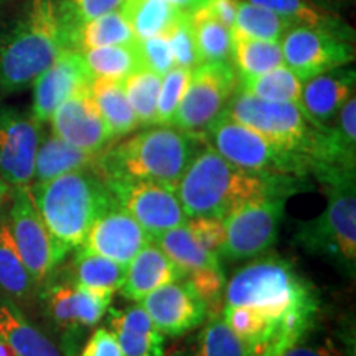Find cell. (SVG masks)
<instances>
[{
    "label": "cell",
    "instance_id": "49",
    "mask_svg": "<svg viewBox=\"0 0 356 356\" xmlns=\"http://www.w3.org/2000/svg\"><path fill=\"white\" fill-rule=\"evenodd\" d=\"M8 191H10V186H8L7 181L3 180L2 177H0V204L3 203V200H6V197L8 195Z\"/></svg>",
    "mask_w": 356,
    "mask_h": 356
},
{
    "label": "cell",
    "instance_id": "19",
    "mask_svg": "<svg viewBox=\"0 0 356 356\" xmlns=\"http://www.w3.org/2000/svg\"><path fill=\"white\" fill-rule=\"evenodd\" d=\"M185 273L163 254L154 241L132 257L126 267V277L119 291L129 300L139 302L165 284L184 280Z\"/></svg>",
    "mask_w": 356,
    "mask_h": 356
},
{
    "label": "cell",
    "instance_id": "13",
    "mask_svg": "<svg viewBox=\"0 0 356 356\" xmlns=\"http://www.w3.org/2000/svg\"><path fill=\"white\" fill-rule=\"evenodd\" d=\"M7 216L13 243L29 273L32 274L37 286L47 282L60 262L56 261L51 236L37 210L30 186L15 188Z\"/></svg>",
    "mask_w": 356,
    "mask_h": 356
},
{
    "label": "cell",
    "instance_id": "18",
    "mask_svg": "<svg viewBox=\"0 0 356 356\" xmlns=\"http://www.w3.org/2000/svg\"><path fill=\"white\" fill-rule=\"evenodd\" d=\"M356 73L353 68L325 71L307 79L302 88L299 106L304 114L317 126H330L341 106L355 95Z\"/></svg>",
    "mask_w": 356,
    "mask_h": 356
},
{
    "label": "cell",
    "instance_id": "48",
    "mask_svg": "<svg viewBox=\"0 0 356 356\" xmlns=\"http://www.w3.org/2000/svg\"><path fill=\"white\" fill-rule=\"evenodd\" d=\"M168 2H172L173 6L180 7L181 10H186V12L195 10V8L200 6L198 0H168Z\"/></svg>",
    "mask_w": 356,
    "mask_h": 356
},
{
    "label": "cell",
    "instance_id": "4",
    "mask_svg": "<svg viewBox=\"0 0 356 356\" xmlns=\"http://www.w3.org/2000/svg\"><path fill=\"white\" fill-rule=\"evenodd\" d=\"M37 210L51 236L56 261L79 248L92 222L114 204L96 170H76L30 185Z\"/></svg>",
    "mask_w": 356,
    "mask_h": 356
},
{
    "label": "cell",
    "instance_id": "35",
    "mask_svg": "<svg viewBox=\"0 0 356 356\" xmlns=\"http://www.w3.org/2000/svg\"><path fill=\"white\" fill-rule=\"evenodd\" d=\"M291 26H293L291 22L270 12L269 8L254 6L248 0H239L233 32L257 40L280 42Z\"/></svg>",
    "mask_w": 356,
    "mask_h": 356
},
{
    "label": "cell",
    "instance_id": "25",
    "mask_svg": "<svg viewBox=\"0 0 356 356\" xmlns=\"http://www.w3.org/2000/svg\"><path fill=\"white\" fill-rule=\"evenodd\" d=\"M119 12L131 26L136 40L168 35L186 13L168 0H122Z\"/></svg>",
    "mask_w": 356,
    "mask_h": 356
},
{
    "label": "cell",
    "instance_id": "26",
    "mask_svg": "<svg viewBox=\"0 0 356 356\" xmlns=\"http://www.w3.org/2000/svg\"><path fill=\"white\" fill-rule=\"evenodd\" d=\"M35 287L37 282L13 243L8 216L0 213V293L20 304L32 299Z\"/></svg>",
    "mask_w": 356,
    "mask_h": 356
},
{
    "label": "cell",
    "instance_id": "5",
    "mask_svg": "<svg viewBox=\"0 0 356 356\" xmlns=\"http://www.w3.org/2000/svg\"><path fill=\"white\" fill-rule=\"evenodd\" d=\"M195 134L159 126L104 149L97 160L102 180H155L175 188L198 152Z\"/></svg>",
    "mask_w": 356,
    "mask_h": 356
},
{
    "label": "cell",
    "instance_id": "38",
    "mask_svg": "<svg viewBox=\"0 0 356 356\" xmlns=\"http://www.w3.org/2000/svg\"><path fill=\"white\" fill-rule=\"evenodd\" d=\"M121 3L122 0H56L66 38V48L73 50L74 35L79 26L96 17L115 10Z\"/></svg>",
    "mask_w": 356,
    "mask_h": 356
},
{
    "label": "cell",
    "instance_id": "3",
    "mask_svg": "<svg viewBox=\"0 0 356 356\" xmlns=\"http://www.w3.org/2000/svg\"><path fill=\"white\" fill-rule=\"evenodd\" d=\"M299 188L297 177L248 172L221 157L213 147L198 149L175 186L186 218H228L249 203L273 195H291Z\"/></svg>",
    "mask_w": 356,
    "mask_h": 356
},
{
    "label": "cell",
    "instance_id": "47",
    "mask_svg": "<svg viewBox=\"0 0 356 356\" xmlns=\"http://www.w3.org/2000/svg\"><path fill=\"white\" fill-rule=\"evenodd\" d=\"M280 356H343L338 346L332 340H325L322 343H307V341H299L292 345Z\"/></svg>",
    "mask_w": 356,
    "mask_h": 356
},
{
    "label": "cell",
    "instance_id": "1",
    "mask_svg": "<svg viewBox=\"0 0 356 356\" xmlns=\"http://www.w3.org/2000/svg\"><path fill=\"white\" fill-rule=\"evenodd\" d=\"M225 307L257 312L292 346L305 340L317 323L320 299L291 262L266 256L249 262L226 282Z\"/></svg>",
    "mask_w": 356,
    "mask_h": 356
},
{
    "label": "cell",
    "instance_id": "16",
    "mask_svg": "<svg viewBox=\"0 0 356 356\" xmlns=\"http://www.w3.org/2000/svg\"><path fill=\"white\" fill-rule=\"evenodd\" d=\"M155 327L165 337H181L208 318L207 307L186 280L155 289L140 300Z\"/></svg>",
    "mask_w": 356,
    "mask_h": 356
},
{
    "label": "cell",
    "instance_id": "52",
    "mask_svg": "<svg viewBox=\"0 0 356 356\" xmlns=\"http://www.w3.org/2000/svg\"><path fill=\"white\" fill-rule=\"evenodd\" d=\"M327 2H328V0H327Z\"/></svg>",
    "mask_w": 356,
    "mask_h": 356
},
{
    "label": "cell",
    "instance_id": "51",
    "mask_svg": "<svg viewBox=\"0 0 356 356\" xmlns=\"http://www.w3.org/2000/svg\"><path fill=\"white\" fill-rule=\"evenodd\" d=\"M198 2H200V6H202V3L204 2V0H198Z\"/></svg>",
    "mask_w": 356,
    "mask_h": 356
},
{
    "label": "cell",
    "instance_id": "2",
    "mask_svg": "<svg viewBox=\"0 0 356 356\" xmlns=\"http://www.w3.org/2000/svg\"><path fill=\"white\" fill-rule=\"evenodd\" d=\"M63 50L56 0H0V92L32 86Z\"/></svg>",
    "mask_w": 356,
    "mask_h": 356
},
{
    "label": "cell",
    "instance_id": "27",
    "mask_svg": "<svg viewBox=\"0 0 356 356\" xmlns=\"http://www.w3.org/2000/svg\"><path fill=\"white\" fill-rule=\"evenodd\" d=\"M124 79L95 78L89 91L114 139H121L139 127L124 91Z\"/></svg>",
    "mask_w": 356,
    "mask_h": 356
},
{
    "label": "cell",
    "instance_id": "8",
    "mask_svg": "<svg viewBox=\"0 0 356 356\" xmlns=\"http://www.w3.org/2000/svg\"><path fill=\"white\" fill-rule=\"evenodd\" d=\"M238 86V73L233 61L202 63L191 70L186 91L178 106L172 127L195 134L204 132L225 111Z\"/></svg>",
    "mask_w": 356,
    "mask_h": 356
},
{
    "label": "cell",
    "instance_id": "17",
    "mask_svg": "<svg viewBox=\"0 0 356 356\" xmlns=\"http://www.w3.org/2000/svg\"><path fill=\"white\" fill-rule=\"evenodd\" d=\"M152 241L142 226L126 210L113 204L92 222L79 252L108 257L127 266L140 249Z\"/></svg>",
    "mask_w": 356,
    "mask_h": 356
},
{
    "label": "cell",
    "instance_id": "20",
    "mask_svg": "<svg viewBox=\"0 0 356 356\" xmlns=\"http://www.w3.org/2000/svg\"><path fill=\"white\" fill-rule=\"evenodd\" d=\"M111 332L118 338L124 356H163L167 338L155 327L142 305L127 310H111Z\"/></svg>",
    "mask_w": 356,
    "mask_h": 356
},
{
    "label": "cell",
    "instance_id": "41",
    "mask_svg": "<svg viewBox=\"0 0 356 356\" xmlns=\"http://www.w3.org/2000/svg\"><path fill=\"white\" fill-rule=\"evenodd\" d=\"M190 12H186L181 20L173 26L170 33L167 35L168 43H170L173 63L178 68L195 70L200 65L197 44H195L193 32H191L190 25Z\"/></svg>",
    "mask_w": 356,
    "mask_h": 356
},
{
    "label": "cell",
    "instance_id": "7",
    "mask_svg": "<svg viewBox=\"0 0 356 356\" xmlns=\"http://www.w3.org/2000/svg\"><path fill=\"white\" fill-rule=\"evenodd\" d=\"M204 136L221 157L243 170L297 178L310 172L304 157L277 149L261 134L225 114L204 129Z\"/></svg>",
    "mask_w": 356,
    "mask_h": 356
},
{
    "label": "cell",
    "instance_id": "14",
    "mask_svg": "<svg viewBox=\"0 0 356 356\" xmlns=\"http://www.w3.org/2000/svg\"><path fill=\"white\" fill-rule=\"evenodd\" d=\"M95 76L89 71L83 53L63 50L33 81L32 115L38 122H50L51 115L71 95L89 86Z\"/></svg>",
    "mask_w": 356,
    "mask_h": 356
},
{
    "label": "cell",
    "instance_id": "9",
    "mask_svg": "<svg viewBox=\"0 0 356 356\" xmlns=\"http://www.w3.org/2000/svg\"><path fill=\"white\" fill-rule=\"evenodd\" d=\"M104 184L114 203L126 210L152 239L188 220L170 185L155 180H104Z\"/></svg>",
    "mask_w": 356,
    "mask_h": 356
},
{
    "label": "cell",
    "instance_id": "37",
    "mask_svg": "<svg viewBox=\"0 0 356 356\" xmlns=\"http://www.w3.org/2000/svg\"><path fill=\"white\" fill-rule=\"evenodd\" d=\"M122 83L129 104L136 114L139 126H155V113H157V99L162 76H159L154 71L140 68L129 74Z\"/></svg>",
    "mask_w": 356,
    "mask_h": 356
},
{
    "label": "cell",
    "instance_id": "28",
    "mask_svg": "<svg viewBox=\"0 0 356 356\" xmlns=\"http://www.w3.org/2000/svg\"><path fill=\"white\" fill-rule=\"evenodd\" d=\"M188 15L200 65L233 61V30L213 19L202 6Z\"/></svg>",
    "mask_w": 356,
    "mask_h": 356
},
{
    "label": "cell",
    "instance_id": "30",
    "mask_svg": "<svg viewBox=\"0 0 356 356\" xmlns=\"http://www.w3.org/2000/svg\"><path fill=\"white\" fill-rule=\"evenodd\" d=\"M233 65L238 76H256L284 66L280 42L257 40L233 32Z\"/></svg>",
    "mask_w": 356,
    "mask_h": 356
},
{
    "label": "cell",
    "instance_id": "22",
    "mask_svg": "<svg viewBox=\"0 0 356 356\" xmlns=\"http://www.w3.org/2000/svg\"><path fill=\"white\" fill-rule=\"evenodd\" d=\"M248 2L269 8L293 26H312L327 30L338 37L355 42V30L332 10L327 0H248Z\"/></svg>",
    "mask_w": 356,
    "mask_h": 356
},
{
    "label": "cell",
    "instance_id": "23",
    "mask_svg": "<svg viewBox=\"0 0 356 356\" xmlns=\"http://www.w3.org/2000/svg\"><path fill=\"white\" fill-rule=\"evenodd\" d=\"M101 152H86L68 144L55 134L43 137L35 157V184L76 170H96Z\"/></svg>",
    "mask_w": 356,
    "mask_h": 356
},
{
    "label": "cell",
    "instance_id": "15",
    "mask_svg": "<svg viewBox=\"0 0 356 356\" xmlns=\"http://www.w3.org/2000/svg\"><path fill=\"white\" fill-rule=\"evenodd\" d=\"M89 86L71 95L53 113L50 122L56 137L86 152L97 154L113 142V136L92 99Z\"/></svg>",
    "mask_w": 356,
    "mask_h": 356
},
{
    "label": "cell",
    "instance_id": "6",
    "mask_svg": "<svg viewBox=\"0 0 356 356\" xmlns=\"http://www.w3.org/2000/svg\"><path fill=\"white\" fill-rule=\"evenodd\" d=\"M318 178L327 190V208L317 220L302 225L297 241L309 252L328 257L353 274L356 264L355 172H328Z\"/></svg>",
    "mask_w": 356,
    "mask_h": 356
},
{
    "label": "cell",
    "instance_id": "31",
    "mask_svg": "<svg viewBox=\"0 0 356 356\" xmlns=\"http://www.w3.org/2000/svg\"><path fill=\"white\" fill-rule=\"evenodd\" d=\"M304 81L293 74L287 66L256 74V76H238L236 89L248 95L275 102H296L299 104Z\"/></svg>",
    "mask_w": 356,
    "mask_h": 356
},
{
    "label": "cell",
    "instance_id": "33",
    "mask_svg": "<svg viewBox=\"0 0 356 356\" xmlns=\"http://www.w3.org/2000/svg\"><path fill=\"white\" fill-rule=\"evenodd\" d=\"M81 53L95 78L126 79L134 71L142 68L136 42L91 48V50H84Z\"/></svg>",
    "mask_w": 356,
    "mask_h": 356
},
{
    "label": "cell",
    "instance_id": "44",
    "mask_svg": "<svg viewBox=\"0 0 356 356\" xmlns=\"http://www.w3.org/2000/svg\"><path fill=\"white\" fill-rule=\"evenodd\" d=\"M185 225L208 252L221 257L226 241L225 220L213 216H191Z\"/></svg>",
    "mask_w": 356,
    "mask_h": 356
},
{
    "label": "cell",
    "instance_id": "46",
    "mask_svg": "<svg viewBox=\"0 0 356 356\" xmlns=\"http://www.w3.org/2000/svg\"><path fill=\"white\" fill-rule=\"evenodd\" d=\"M238 6L239 0H204L202 3V7L210 13L213 19L221 22L229 30H233L234 26Z\"/></svg>",
    "mask_w": 356,
    "mask_h": 356
},
{
    "label": "cell",
    "instance_id": "11",
    "mask_svg": "<svg viewBox=\"0 0 356 356\" xmlns=\"http://www.w3.org/2000/svg\"><path fill=\"white\" fill-rule=\"evenodd\" d=\"M280 48L284 66L304 83L355 60L353 42L312 26H291L282 37Z\"/></svg>",
    "mask_w": 356,
    "mask_h": 356
},
{
    "label": "cell",
    "instance_id": "12",
    "mask_svg": "<svg viewBox=\"0 0 356 356\" xmlns=\"http://www.w3.org/2000/svg\"><path fill=\"white\" fill-rule=\"evenodd\" d=\"M42 126L32 113L0 104V177L10 188L32 185Z\"/></svg>",
    "mask_w": 356,
    "mask_h": 356
},
{
    "label": "cell",
    "instance_id": "39",
    "mask_svg": "<svg viewBox=\"0 0 356 356\" xmlns=\"http://www.w3.org/2000/svg\"><path fill=\"white\" fill-rule=\"evenodd\" d=\"M191 76V70L173 68L162 76L160 83L159 99H157V113H155V126H168L172 127L173 118H175L178 106H180L184 95L188 86Z\"/></svg>",
    "mask_w": 356,
    "mask_h": 356
},
{
    "label": "cell",
    "instance_id": "10",
    "mask_svg": "<svg viewBox=\"0 0 356 356\" xmlns=\"http://www.w3.org/2000/svg\"><path fill=\"white\" fill-rule=\"evenodd\" d=\"M287 198V195H273L225 218L226 241L221 257L241 261L266 252L277 239Z\"/></svg>",
    "mask_w": 356,
    "mask_h": 356
},
{
    "label": "cell",
    "instance_id": "40",
    "mask_svg": "<svg viewBox=\"0 0 356 356\" xmlns=\"http://www.w3.org/2000/svg\"><path fill=\"white\" fill-rule=\"evenodd\" d=\"M185 277L186 282L203 300L208 317L220 315L226 289V277L221 267H202V269L190 270Z\"/></svg>",
    "mask_w": 356,
    "mask_h": 356
},
{
    "label": "cell",
    "instance_id": "34",
    "mask_svg": "<svg viewBox=\"0 0 356 356\" xmlns=\"http://www.w3.org/2000/svg\"><path fill=\"white\" fill-rule=\"evenodd\" d=\"M126 267L108 257L79 252L74 259V282L79 287L97 289V291H119L126 277Z\"/></svg>",
    "mask_w": 356,
    "mask_h": 356
},
{
    "label": "cell",
    "instance_id": "43",
    "mask_svg": "<svg viewBox=\"0 0 356 356\" xmlns=\"http://www.w3.org/2000/svg\"><path fill=\"white\" fill-rule=\"evenodd\" d=\"M76 286V284H74ZM113 292L76 286V310L83 328L95 327L109 310Z\"/></svg>",
    "mask_w": 356,
    "mask_h": 356
},
{
    "label": "cell",
    "instance_id": "45",
    "mask_svg": "<svg viewBox=\"0 0 356 356\" xmlns=\"http://www.w3.org/2000/svg\"><path fill=\"white\" fill-rule=\"evenodd\" d=\"M79 356H124L118 338L109 328L99 327L91 333Z\"/></svg>",
    "mask_w": 356,
    "mask_h": 356
},
{
    "label": "cell",
    "instance_id": "32",
    "mask_svg": "<svg viewBox=\"0 0 356 356\" xmlns=\"http://www.w3.org/2000/svg\"><path fill=\"white\" fill-rule=\"evenodd\" d=\"M136 42L131 26L115 8L113 12L96 17L79 26L74 35L73 50L84 51L91 48L113 47V44H129Z\"/></svg>",
    "mask_w": 356,
    "mask_h": 356
},
{
    "label": "cell",
    "instance_id": "29",
    "mask_svg": "<svg viewBox=\"0 0 356 356\" xmlns=\"http://www.w3.org/2000/svg\"><path fill=\"white\" fill-rule=\"evenodd\" d=\"M152 241L185 274H188L190 270L202 269V267H221L220 257L208 252L191 234L186 225L175 226L165 233L155 236Z\"/></svg>",
    "mask_w": 356,
    "mask_h": 356
},
{
    "label": "cell",
    "instance_id": "42",
    "mask_svg": "<svg viewBox=\"0 0 356 356\" xmlns=\"http://www.w3.org/2000/svg\"><path fill=\"white\" fill-rule=\"evenodd\" d=\"M136 47L142 68L154 71L159 76H163L175 66L167 35H159V37L147 40H136Z\"/></svg>",
    "mask_w": 356,
    "mask_h": 356
},
{
    "label": "cell",
    "instance_id": "36",
    "mask_svg": "<svg viewBox=\"0 0 356 356\" xmlns=\"http://www.w3.org/2000/svg\"><path fill=\"white\" fill-rule=\"evenodd\" d=\"M177 356H246V350L222 317L216 315L210 317V322L197 333L188 348Z\"/></svg>",
    "mask_w": 356,
    "mask_h": 356
},
{
    "label": "cell",
    "instance_id": "50",
    "mask_svg": "<svg viewBox=\"0 0 356 356\" xmlns=\"http://www.w3.org/2000/svg\"><path fill=\"white\" fill-rule=\"evenodd\" d=\"M0 356H17V355L13 353L10 346H8L7 343H3V341L0 340Z\"/></svg>",
    "mask_w": 356,
    "mask_h": 356
},
{
    "label": "cell",
    "instance_id": "24",
    "mask_svg": "<svg viewBox=\"0 0 356 356\" xmlns=\"http://www.w3.org/2000/svg\"><path fill=\"white\" fill-rule=\"evenodd\" d=\"M42 299L47 318L61 335V350L66 356H74L84 330L78 318L76 286L70 282L50 284Z\"/></svg>",
    "mask_w": 356,
    "mask_h": 356
},
{
    "label": "cell",
    "instance_id": "21",
    "mask_svg": "<svg viewBox=\"0 0 356 356\" xmlns=\"http://www.w3.org/2000/svg\"><path fill=\"white\" fill-rule=\"evenodd\" d=\"M0 340L17 356H63L55 341L6 296H0Z\"/></svg>",
    "mask_w": 356,
    "mask_h": 356
}]
</instances>
